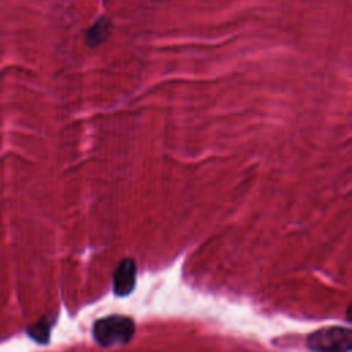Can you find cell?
I'll return each mask as SVG.
<instances>
[{
  "instance_id": "obj_1",
  "label": "cell",
  "mask_w": 352,
  "mask_h": 352,
  "mask_svg": "<svg viewBox=\"0 0 352 352\" xmlns=\"http://www.w3.org/2000/svg\"><path fill=\"white\" fill-rule=\"evenodd\" d=\"M135 323L131 318L122 315H110L98 319L92 327L95 341L102 346H114L126 344L133 337Z\"/></svg>"
},
{
  "instance_id": "obj_2",
  "label": "cell",
  "mask_w": 352,
  "mask_h": 352,
  "mask_svg": "<svg viewBox=\"0 0 352 352\" xmlns=\"http://www.w3.org/2000/svg\"><path fill=\"white\" fill-rule=\"evenodd\" d=\"M307 346L312 352H349L352 348L351 329L341 326L318 329L308 336Z\"/></svg>"
},
{
  "instance_id": "obj_3",
  "label": "cell",
  "mask_w": 352,
  "mask_h": 352,
  "mask_svg": "<svg viewBox=\"0 0 352 352\" xmlns=\"http://www.w3.org/2000/svg\"><path fill=\"white\" fill-rule=\"evenodd\" d=\"M136 282V264L132 258H122L113 275V292L116 296H128Z\"/></svg>"
},
{
  "instance_id": "obj_4",
  "label": "cell",
  "mask_w": 352,
  "mask_h": 352,
  "mask_svg": "<svg viewBox=\"0 0 352 352\" xmlns=\"http://www.w3.org/2000/svg\"><path fill=\"white\" fill-rule=\"evenodd\" d=\"M110 33V21L106 16L98 18L94 25H91L85 33V40L89 47H96L102 44Z\"/></svg>"
},
{
  "instance_id": "obj_5",
  "label": "cell",
  "mask_w": 352,
  "mask_h": 352,
  "mask_svg": "<svg viewBox=\"0 0 352 352\" xmlns=\"http://www.w3.org/2000/svg\"><path fill=\"white\" fill-rule=\"evenodd\" d=\"M28 334L30 338H33L36 342L47 344L51 334V323L47 318H43L41 320L36 322L30 327H28Z\"/></svg>"
}]
</instances>
